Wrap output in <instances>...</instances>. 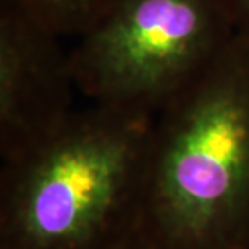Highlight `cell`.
<instances>
[{
  "instance_id": "8992f818",
  "label": "cell",
  "mask_w": 249,
  "mask_h": 249,
  "mask_svg": "<svg viewBox=\"0 0 249 249\" xmlns=\"http://www.w3.org/2000/svg\"><path fill=\"white\" fill-rule=\"evenodd\" d=\"M231 8L238 33L249 37V0H227Z\"/></svg>"
},
{
  "instance_id": "277c9868",
  "label": "cell",
  "mask_w": 249,
  "mask_h": 249,
  "mask_svg": "<svg viewBox=\"0 0 249 249\" xmlns=\"http://www.w3.org/2000/svg\"><path fill=\"white\" fill-rule=\"evenodd\" d=\"M62 39L0 3V157H17L70 118L74 83Z\"/></svg>"
},
{
  "instance_id": "52a82bcc",
  "label": "cell",
  "mask_w": 249,
  "mask_h": 249,
  "mask_svg": "<svg viewBox=\"0 0 249 249\" xmlns=\"http://www.w3.org/2000/svg\"><path fill=\"white\" fill-rule=\"evenodd\" d=\"M126 249H157V248L152 246L151 243H147L146 240H142V238H139L138 241H134L133 245H129Z\"/></svg>"
},
{
  "instance_id": "3957f363",
  "label": "cell",
  "mask_w": 249,
  "mask_h": 249,
  "mask_svg": "<svg viewBox=\"0 0 249 249\" xmlns=\"http://www.w3.org/2000/svg\"><path fill=\"white\" fill-rule=\"evenodd\" d=\"M236 33L227 0H120L76 36L70 65L94 106L154 117Z\"/></svg>"
},
{
  "instance_id": "7a4b0ae2",
  "label": "cell",
  "mask_w": 249,
  "mask_h": 249,
  "mask_svg": "<svg viewBox=\"0 0 249 249\" xmlns=\"http://www.w3.org/2000/svg\"><path fill=\"white\" fill-rule=\"evenodd\" d=\"M152 117L91 104L2 162L0 249H126L142 236Z\"/></svg>"
},
{
  "instance_id": "5b68a950",
  "label": "cell",
  "mask_w": 249,
  "mask_h": 249,
  "mask_svg": "<svg viewBox=\"0 0 249 249\" xmlns=\"http://www.w3.org/2000/svg\"><path fill=\"white\" fill-rule=\"evenodd\" d=\"M120 0H0L60 37H76Z\"/></svg>"
},
{
  "instance_id": "6da1fadb",
  "label": "cell",
  "mask_w": 249,
  "mask_h": 249,
  "mask_svg": "<svg viewBox=\"0 0 249 249\" xmlns=\"http://www.w3.org/2000/svg\"><path fill=\"white\" fill-rule=\"evenodd\" d=\"M141 238L157 249H249L246 34L152 117Z\"/></svg>"
}]
</instances>
